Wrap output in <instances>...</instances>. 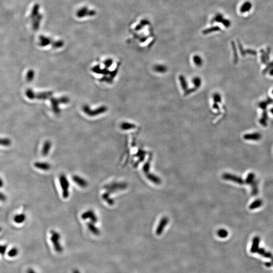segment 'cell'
<instances>
[{"label":"cell","instance_id":"1","mask_svg":"<svg viewBox=\"0 0 273 273\" xmlns=\"http://www.w3.org/2000/svg\"><path fill=\"white\" fill-rule=\"evenodd\" d=\"M40 5L38 4H36L33 7L31 14V17L33 21V27L34 30H38L39 29L43 18L42 14H40Z\"/></svg>","mask_w":273,"mask_h":273},{"label":"cell","instance_id":"2","mask_svg":"<svg viewBox=\"0 0 273 273\" xmlns=\"http://www.w3.org/2000/svg\"><path fill=\"white\" fill-rule=\"evenodd\" d=\"M51 237L50 240L51 241L52 244L53 245L54 248L56 252L61 253L63 251V247L61 245V236L59 233L57 231L51 230L50 232Z\"/></svg>","mask_w":273,"mask_h":273},{"label":"cell","instance_id":"3","mask_svg":"<svg viewBox=\"0 0 273 273\" xmlns=\"http://www.w3.org/2000/svg\"><path fill=\"white\" fill-rule=\"evenodd\" d=\"M39 40V44L42 47H45L51 44L52 46L54 48H60L62 47L64 45V43L62 40H54L51 38L45 36H40Z\"/></svg>","mask_w":273,"mask_h":273},{"label":"cell","instance_id":"4","mask_svg":"<svg viewBox=\"0 0 273 273\" xmlns=\"http://www.w3.org/2000/svg\"><path fill=\"white\" fill-rule=\"evenodd\" d=\"M59 183L62 190V197L64 199H67L69 196V182L65 175L62 174L59 177Z\"/></svg>","mask_w":273,"mask_h":273},{"label":"cell","instance_id":"5","mask_svg":"<svg viewBox=\"0 0 273 273\" xmlns=\"http://www.w3.org/2000/svg\"><path fill=\"white\" fill-rule=\"evenodd\" d=\"M97 14L95 10L90 9L87 7L84 6L77 10L76 16L78 18H84L85 17H93Z\"/></svg>","mask_w":273,"mask_h":273},{"label":"cell","instance_id":"6","mask_svg":"<svg viewBox=\"0 0 273 273\" xmlns=\"http://www.w3.org/2000/svg\"><path fill=\"white\" fill-rule=\"evenodd\" d=\"M81 218L83 220H89L90 222L97 223L98 221L97 215L93 210H88L83 212L81 215Z\"/></svg>","mask_w":273,"mask_h":273},{"label":"cell","instance_id":"7","mask_svg":"<svg viewBox=\"0 0 273 273\" xmlns=\"http://www.w3.org/2000/svg\"><path fill=\"white\" fill-rule=\"evenodd\" d=\"M223 179L227 181L234 182L235 183L238 184L240 185H242L245 183V181L242 178L239 177L238 176H236L234 175H232L229 173H225L222 176Z\"/></svg>","mask_w":273,"mask_h":273},{"label":"cell","instance_id":"8","mask_svg":"<svg viewBox=\"0 0 273 273\" xmlns=\"http://www.w3.org/2000/svg\"><path fill=\"white\" fill-rule=\"evenodd\" d=\"M73 181L76 184L78 187L82 188H86L88 186V182L84 178L78 175H74L73 177Z\"/></svg>","mask_w":273,"mask_h":273},{"label":"cell","instance_id":"9","mask_svg":"<svg viewBox=\"0 0 273 273\" xmlns=\"http://www.w3.org/2000/svg\"><path fill=\"white\" fill-rule=\"evenodd\" d=\"M127 187V184L124 183H119L110 184L108 185L107 189L109 190L111 192H115V191H119V190H123L126 189Z\"/></svg>","mask_w":273,"mask_h":273},{"label":"cell","instance_id":"10","mask_svg":"<svg viewBox=\"0 0 273 273\" xmlns=\"http://www.w3.org/2000/svg\"><path fill=\"white\" fill-rule=\"evenodd\" d=\"M169 222V220L167 217H163L161 219V221L159 222L158 225L157 226L156 229V234L157 235H161L162 232L166 226L168 225Z\"/></svg>","mask_w":273,"mask_h":273},{"label":"cell","instance_id":"11","mask_svg":"<svg viewBox=\"0 0 273 273\" xmlns=\"http://www.w3.org/2000/svg\"><path fill=\"white\" fill-rule=\"evenodd\" d=\"M34 166L38 170H44V171H48L50 170L51 166L50 163L48 162H36L34 163Z\"/></svg>","mask_w":273,"mask_h":273},{"label":"cell","instance_id":"12","mask_svg":"<svg viewBox=\"0 0 273 273\" xmlns=\"http://www.w3.org/2000/svg\"><path fill=\"white\" fill-rule=\"evenodd\" d=\"M87 227L91 233L95 236H99L100 234V230L95 225V223L93 222H89L87 223Z\"/></svg>","mask_w":273,"mask_h":273},{"label":"cell","instance_id":"13","mask_svg":"<svg viewBox=\"0 0 273 273\" xmlns=\"http://www.w3.org/2000/svg\"><path fill=\"white\" fill-rule=\"evenodd\" d=\"M260 238L259 237L256 236L254 237L252 240V244L250 251L252 253H255L256 252L258 248H259V244H260Z\"/></svg>","mask_w":273,"mask_h":273},{"label":"cell","instance_id":"14","mask_svg":"<svg viewBox=\"0 0 273 273\" xmlns=\"http://www.w3.org/2000/svg\"><path fill=\"white\" fill-rule=\"evenodd\" d=\"M26 218H27V216H25V214H19L16 215L14 217V221L15 223L20 224L25 222Z\"/></svg>","mask_w":273,"mask_h":273},{"label":"cell","instance_id":"15","mask_svg":"<svg viewBox=\"0 0 273 273\" xmlns=\"http://www.w3.org/2000/svg\"><path fill=\"white\" fill-rule=\"evenodd\" d=\"M251 8L252 4L250 2H245L244 3H243L242 5L241 6L240 12L242 13H244L249 11Z\"/></svg>","mask_w":273,"mask_h":273},{"label":"cell","instance_id":"16","mask_svg":"<svg viewBox=\"0 0 273 273\" xmlns=\"http://www.w3.org/2000/svg\"><path fill=\"white\" fill-rule=\"evenodd\" d=\"M102 199L110 205H113L115 204L114 200L111 198L110 194L108 192L104 193L102 195Z\"/></svg>","mask_w":273,"mask_h":273},{"label":"cell","instance_id":"17","mask_svg":"<svg viewBox=\"0 0 273 273\" xmlns=\"http://www.w3.org/2000/svg\"><path fill=\"white\" fill-rule=\"evenodd\" d=\"M51 147V144L49 142H46L45 143L42 149V154L44 156H46L48 155L50 152V148Z\"/></svg>","mask_w":273,"mask_h":273},{"label":"cell","instance_id":"18","mask_svg":"<svg viewBox=\"0 0 273 273\" xmlns=\"http://www.w3.org/2000/svg\"><path fill=\"white\" fill-rule=\"evenodd\" d=\"M263 204V202L261 199H256L250 205L249 209L251 210H252V209H255L256 208H259L260 206H262Z\"/></svg>","mask_w":273,"mask_h":273},{"label":"cell","instance_id":"19","mask_svg":"<svg viewBox=\"0 0 273 273\" xmlns=\"http://www.w3.org/2000/svg\"><path fill=\"white\" fill-rule=\"evenodd\" d=\"M255 178H256V177H255L254 173L250 172L249 174H248L247 176L246 179L245 181V184H247L251 185L256 181Z\"/></svg>","mask_w":273,"mask_h":273},{"label":"cell","instance_id":"20","mask_svg":"<svg viewBox=\"0 0 273 273\" xmlns=\"http://www.w3.org/2000/svg\"><path fill=\"white\" fill-rule=\"evenodd\" d=\"M11 140L9 138H0V146L9 147L11 145Z\"/></svg>","mask_w":273,"mask_h":273},{"label":"cell","instance_id":"21","mask_svg":"<svg viewBox=\"0 0 273 273\" xmlns=\"http://www.w3.org/2000/svg\"><path fill=\"white\" fill-rule=\"evenodd\" d=\"M251 194L253 196H256L258 195V182L255 181L251 185Z\"/></svg>","mask_w":273,"mask_h":273},{"label":"cell","instance_id":"22","mask_svg":"<svg viewBox=\"0 0 273 273\" xmlns=\"http://www.w3.org/2000/svg\"><path fill=\"white\" fill-rule=\"evenodd\" d=\"M19 253V250L16 247L11 248L8 252V256L10 258H15Z\"/></svg>","mask_w":273,"mask_h":273},{"label":"cell","instance_id":"23","mask_svg":"<svg viewBox=\"0 0 273 273\" xmlns=\"http://www.w3.org/2000/svg\"><path fill=\"white\" fill-rule=\"evenodd\" d=\"M256 252H258V253L259 254H261L262 256H265V257H267V258H273V256H272V254L269 253V252H267L265 251V250H264V249H262V248H258V250L256 251Z\"/></svg>","mask_w":273,"mask_h":273},{"label":"cell","instance_id":"24","mask_svg":"<svg viewBox=\"0 0 273 273\" xmlns=\"http://www.w3.org/2000/svg\"><path fill=\"white\" fill-rule=\"evenodd\" d=\"M218 235L219 237L221 238H226L227 237L228 235V232L226 230L221 229L218 231Z\"/></svg>","mask_w":273,"mask_h":273},{"label":"cell","instance_id":"25","mask_svg":"<svg viewBox=\"0 0 273 273\" xmlns=\"http://www.w3.org/2000/svg\"><path fill=\"white\" fill-rule=\"evenodd\" d=\"M34 71H32V70H30V71H29L27 75V80L28 82H31V80H33V78H34Z\"/></svg>","mask_w":273,"mask_h":273},{"label":"cell","instance_id":"26","mask_svg":"<svg viewBox=\"0 0 273 273\" xmlns=\"http://www.w3.org/2000/svg\"><path fill=\"white\" fill-rule=\"evenodd\" d=\"M7 245H1L0 244V254L2 256H4L6 252V250L7 249Z\"/></svg>","mask_w":273,"mask_h":273},{"label":"cell","instance_id":"27","mask_svg":"<svg viewBox=\"0 0 273 273\" xmlns=\"http://www.w3.org/2000/svg\"><path fill=\"white\" fill-rule=\"evenodd\" d=\"M6 196L4 193L0 192V201H5L6 200Z\"/></svg>","mask_w":273,"mask_h":273},{"label":"cell","instance_id":"28","mask_svg":"<svg viewBox=\"0 0 273 273\" xmlns=\"http://www.w3.org/2000/svg\"><path fill=\"white\" fill-rule=\"evenodd\" d=\"M27 273H37L36 272L34 271V270L31 269V268H30V269H29L27 270Z\"/></svg>","mask_w":273,"mask_h":273},{"label":"cell","instance_id":"29","mask_svg":"<svg viewBox=\"0 0 273 273\" xmlns=\"http://www.w3.org/2000/svg\"><path fill=\"white\" fill-rule=\"evenodd\" d=\"M4 186V182L3 180L0 178V188L3 187Z\"/></svg>","mask_w":273,"mask_h":273},{"label":"cell","instance_id":"30","mask_svg":"<svg viewBox=\"0 0 273 273\" xmlns=\"http://www.w3.org/2000/svg\"><path fill=\"white\" fill-rule=\"evenodd\" d=\"M73 273H80V271H78V270H75L73 271Z\"/></svg>","mask_w":273,"mask_h":273},{"label":"cell","instance_id":"31","mask_svg":"<svg viewBox=\"0 0 273 273\" xmlns=\"http://www.w3.org/2000/svg\"><path fill=\"white\" fill-rule=\"evenodd\" d=\"M2 228H1V227H0V232H1V231H2Z\"/></svg>","mask_w":273,"mask_h":273}]
</instances>
